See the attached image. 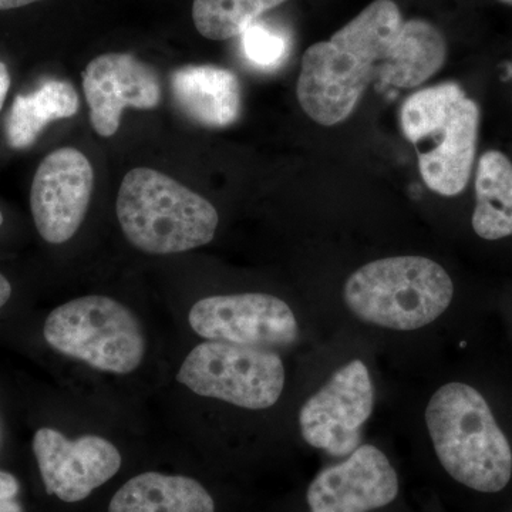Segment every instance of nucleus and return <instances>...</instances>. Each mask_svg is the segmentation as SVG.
I'll use <instances>...</instances> for the list:
<instances>
[{"mask_svg":"<svg viewBox=\"0 0 512 512\" xmlns=\"http://www.w3.org/2000/svg\"><path fill=\"white\" fill-rule=\"evenodd\" d=\"M10 89V74L6 64L0 60V111L3 109L5 104L6 96H8Z\"/></svg>","mask_w":512,"mask_h":512,"instance_id":"nucleus-21","label":"nucleus"},{"mask_svg":"<svg viewBox=\"0 0 512 512\" xmlns=\"http://www.w3.org/2000/svg\"><path fill=\"white\" fill-rule=\"evenodd\" d=\"M171 94L184 116L205 128H227L241 114V84L231 70L190 64L174 70Z\"/></svg>","mask_w":512,"mask_h":512,"instance_id":"nucleus-14","label":"nucleus"},{"mask_svg":"<svg viewBox=\"0 0 512 512\" xmlns=\"http://www.w3.org/2000/svg\"><path fill=\"white\" fill-rule=\"evenodd\" d=\"M10 296H12V285L5 276L0 274V311L8 303Z\"/></svg>","mask_w":512,"mask_h":512,"instance_id":"nucleus-22","label":"nucleus"},{"mask_svg":"<svg viewBox=\"0 0 512 512\" xmlns=\"http://www.w3.org/2000/svg\"><path fill=\"white\" fill-rule=\"evenodd\" d=\"M508 77H510V82L512 84V62H511V66H510V76H508Z\"/></svg>","mask_w":512,"mask_h":512,"instance_id":"nucleus-26","label":"nucleus"},{"mask_svg":"<svg viewBox=\"0 0 512 512\" xmlns=\"http://www.w3.org/2000/svg\"><path fill=\"white\" fill-rule=\"evenodd\" d=\"M188 322L202 339L248 348H285L299 335L298 320L288 303L266 293L201 299L192 306Z\"/></svg>","mask_w":512,"mask_h":512,"instance_id":"nucleus-8","label":"nucleus"},{"mask_svg":"<svg viewBox=\"0 0 512 512\" xmlns=\"http://www.w3.org/2000/svg\"><path fill=\"white\" fill-rule=\"evenodd\" d=\"M177 380L198 396L264 410L284 392L285 367L272 350L210 340L185 357Z\"/></svg>","mask_w":512,"mask_h":512,"instance_id":"nucleus-7","label":"nucleus"},{"mask_svg":"<svg viewBox=\"0 0 512 512\" xmlns=\"http://www.w3.org/2000/svg\"><path fill=\"white\" fill-rule=\"evenodd\" d=\"M426 423L441 466L480 493L504 490L512 477L510 441L474 387L448 383L431 397Z\"/></svg>","mask_w":512,"mask_h":512,"instance_id":"nucleus-3","label":"nucleus"},{"mask_svg":"<svg viewBox=\"0 0 512 512\" xmlns=\"http://www.w3.org/2000/svg\"><path fill=\"white\" fill-rule=\"evenodd\" d=\"M121 231L134 248L173 255L210 244L218 212L210 201L153 168H134L121 181L116 204Z\"/></svg>","mask_w":512,"mask_h":512,"instance_id":"nucleus-4","label":"nucleus"},{"mask_svg":"<svg viewBox=\"0 0 512 512\" xmlns=\"http://www.w3.org/2000/svg\"><path fill=\"white\" fill-rule=\"evenodd\" d=\"M498 2L504 3V5L512 6V0H498Z\"/></svg>","mask_w":512,"mask_h":512,"instance_id":"nucleus-24","label":"nucleus"},{"mask_svg":"<svg viewBox=\"0 0 512 512\" xmlns=\"http://www.w3.org/2000/svg\"><path fill=\"white\" fill-rule=\"evenodd\" d=\"M3 224V214L2 211H0V227H2Z\"/></svg>","mask_w":512,"mask_h":512,"instance_id":"nucleus-25","label":"nucleus"},{"mask_svg":"<svg viewBox=\"0 0 512 512\" xmlns=\"http://www.w3.org/2000/svg\"><path fill=\"white\" fill-rule=\"evenodd\" d=\"M83 92L93 130L104 138L119 131L127 107L157 109L163 97L156 70L130 53H106L93 59L83 72Z\"/></svg>","mask_w":512,"mask_h":512,"instance_id":"nucleus-12","label":"nucleus"},{"mask_svg":"<svg viewBox=\"0 0 512 512\" xmlns=\"http://www.w3.org/2000/svg\"><path fill=\"white\" fill-rule=\"evenodd\" d=\"M43 336L62 355L116 375L134 372L146 355L136 315L109 296H83L53 309Z\"/></svg>","mask_w":512,"mask_h":512,"instance_id":"nucleus-6","label":"nucleus"},{"mask_svg":"<svg viewBox=\"0 0 512 512\" xmlns=\"http://www.w3.org/2000/svg\"><path fill=\"white\" fill-rule=\"evenodd\" d=\"M373 403L369 370L362 360H353L303 404L299 413L303 440L330 456L349 457L360 446Z\"/></svg>","mask_w":512,"mask_h":512,"instance_id":"nucleus-9","label":"nucleus"},{"mask_svg":"<svg viewBox=\"0 0 512 512\" xmlns=\"http://www.w3.org/2000/svg\"><path fill=\"white\" fill-rule=\"evenodd\" d=\"M471 227L485 241L512 237V157L488 148L477 158L473 175Z\"/></svg>","mask_w":512,"mask_h":512,"instance_id":"nucleus-15","label":"nucleus"},{"mask_svg":"<svg viewBox=\"0 0 512 512\" xmlns=\"http://www.w3.org/2000/svg\"><path fill=\"white\" fill-rule=\"evenodd\" d=\"M481 117L480 103L451 80L414 92L404 101V137L416 148L424 184L441 197H457L473 183Z\"/></svg>","mask_w":512,"mask_h":512,"instance_id":"nucleus-2","label":"nucleus"},{"mask_svg":"<svg viewBox=\"0 0 512 512\" xmlns=\"http://www.w3.org/2000/svg\"><path fill=\"white\" fill-rule=\"evenodd\" d=\"M109 512H215L210 493L184 476L143 473L114 494Z\"/></svg>","mask_w":512,"mask_h":512,"instance_id":"nucleus-16","label":"nucleus"},{"mask_svg":"<svg viewBox=\"0 0 512 512\" xmlns=\"http://www.w3.org/2000/svg\"><path fill=\"white\" fill-rule=\"evenodd\" d=\"M79 109V96L72 83L46 80L35 92L19 94L13 100L6 119V141L13 150H25L52 121L70 119Z\"/></svg>","mask_w":512,"mask_h":512,"instance_id":"nucleus-17","label":"nucleus"},{"mask_svg":"<svg viewBox=\"0 0 512 512\" xmlns=\"http://www.w3.org/2000/svg\"><path fill=\"white\" fill-rule=\"evenodd\" d=\"M447 43L436 26L403 18L393 0H375L302 57L296 94L320 126L348 120L372 83L416 89L443 69Z\"/></svg>","mask_w":512,"mask_h":512,"instance_id":"nucleus-1","label":"nucleus"},{"mask_svg":"<svg viewBox=\"0 0 512 512\" xmlns=\"http://www.w3.org/2000/svg\"><path fill=\"white\" fill-rule=\"evenodd\" d=\"M241 36L245 56L255 66L272 69L284 62L289 45L282 33L255 22Z\"/></svg>","mask_w":512,"mask_h":512,"instance_id":"nucleus-19","label":"nucleus"},{"mask_svg":"<svg viewBox=\"0 0 512 512\" xmlns=\"http://www.w3.org/2000/svg\"><path fill=\"white\" fill-rule=\"evenodd\" d=\"M94 187L89 158L73 147L52 151L37 167L30 188V210L46 242L64 244L82 227Z\"/></svg>","mask_w":512,"mask_h":512,"instance_id":"nucleus-10","label":"nucleus"},{"mask_svg":"<svg viewBox=\"0 0 512 512\" xmlns=\"http://www.w3.org/2000/svg\"><path fill=\"white\" fill-rule=\"evenodd\" d=\"M399 494V477L383 451L362 444L342 463L320 471L309 485L311 512H370Z\"/></svg>","mask_w":512,"mask_h":512,"instance_id":"nucleus-13","label":"nucleus"},{"mask_svg":"<svg viewBox=\"0 0 512 512\" xmlns=\"http://www.w3.org/2000/svg\"><path fill=\"white\" fill-rule=\"evenodd\" d=\"M454 284L443 266L423 256L379 259L349 276L343 299L353 315L393 330H416L443 315Z\"/></svg>","mask_w":512,"mask_h":512,"instance_id":"nucleus-5","label":"nucleus"},{"mask_svg":"<svg viewBox=\"0 0 512 512\" xmlns=\"http://www.w3.org/2000/svg\"><path fill=\"white\" fill-rule=\"evenodd\" d=\"M36 2H42V0H0V10L23 8V6L32 5Z\"/></svg>","mask_w":512,"mask_h":512,"instance_id":"nucleus-23","label":"nucleus"},{"mask_svg":"<svg viewBox=\"0 0 512 512\" xmlns=\"http://www.w3.org/2000/svg\"><path fill=\"white\" fill-rule=\"evenodd\" d=\"M33 453L46 493L56 495L64 503L86 500L96 488L116 476L123 463L117 447L103 437L69 440L49 427L36 431Z\"/></svg>","mask_w":512,"mask_h":512,"instance_id":"nucleus-11","label":"nucleus"},{"mask_svg":"<svg viewBox=\"0 0 512 512\" xmlns=\"http://www.w3.org/2000/svg\"><path fill=\"white\" fill-rule=\"evenodd\" d=\"M286 0H194L192 20L201 36L228 40L242 35L265 12Z\"/></svg>","mask_w":512,"mask_h":512,"instance_id":"nucleus-18","label":"nucleus"},{"mask_svg":"<svg viewBox=\"0 0 512 512\" xmlns=\"http://www.w3.org/2000/svg\"><path fill=\"white\" fill-rule=\"evenodd\" d=\"M18 478L0 470V512H25L18 501Z\"/></svg>","mask_w":512,"mask_h":512,"instance_id":"nucleus-20","label":"nucleus"}]
</instances>
